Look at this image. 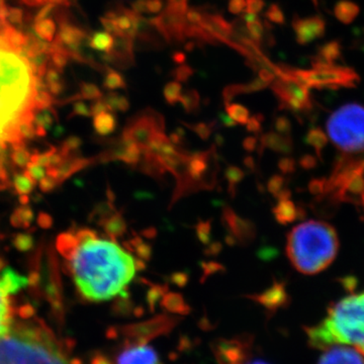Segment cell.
I'll return each instance as SVG.
<instances>
[{
	"mask_svg": "<svg viewBox=\"0 0 364 364\" xmlns=\"http://www.w3.org/2000/svg\"><path fill=\"white\" fill-rule=\"evenodd\" d=\"M26 39L0 21V145L20 143L21 124L33 122L41 107L39 72Z\"/></svg>",
	"mask_w": 364,
	"mask_h": 364,
	"instance_id": "1",
	"label": "cell"
},
{
	"mask_svg": "<svg viewBox=\"0 0 364 364\" xmlns=\"http://www.w3.org/2000/svg\"><path fill=\"white\" fill-rule=\"evenodd\" d=\"M77 244L67 259L79 294L93 303L122 296L135 277V259L116 242L98 238L90 229L75 233Z\"/></svg>",
	"mask_w": 364,
	"mask_h": 364,
	"instance_id": "2",
	"label": "cell"
},
{
	"mask_svg": "<svg viewBox=\"0 0 364 364\" xmlns=\"http://www.w3.org/2000/svg\"><path fill=\"white\" fill-rule=\"evenodd\" d=\"M0 364H78L65 343L37 320H14L0 335Z\"/></svg>",
	"mask_w": 364,
	"mask_h": 364,
	"instance_id": "3",
	"label": "cell"
},
{
	"mask_svg": "<svg viewBox=\"0 0 364 364\" xmlns=\"http://www.w3.org/2000/svg\"><path fill=\"white\" fill-rule=\"evenodd\" d=\"M305 331L313 348L325 350L335 345H345L364 355V291L333 303L324 320L306 328Z\"/></svg>",
	"mask_w": 364,
	"mask_h": 364,
	"instance_id": "4",
	"label": "cell"
},
{
	"mask_svg": "<svg viewBox=\"0 0 364 364\" xmlns=\"http://www.w3.org/2000/svg\"><path fill=\"white\" fill-rule=\"evenodd\" d=\"M338 251V234L326 222L312 220L301 223L287 236V257L303 274L324 272L332 264Z\"/></svg>",
	"mask_w": 364,
	"mask_h": 364,
	"instance_id": "5",
	"label": "cell"
},
{
	"mask_svg": "<svg viewBox=\"0 0 364 364\" xmlns=\"http://www.w3.org/2000/svg\"><path fill=\"white\" fill-rule=\"evenodd\" d=\"M326 129L330 140L341 152L346 154L364 152L363 105H342L329 117Z\"/></svg>",
	"mask_w": 364,
	"mask_h": 364,
	"instance_id": "6",
	"label": "cell"
},
{
	"mask_svg": "<svg viewBox=\"0 0 364 364\" xmlns=\"http://www.w3.org/2000/svg\"><path fill=\"white\" fill-rule=\"evenodd\" d=\"M158 133H164L163 117L147 109L132 117L124 129L123 136L135 143L141 150H145Z\"/></svg>",
	"mask_w": 364,
	"mask_h": 364,
	"instance_id": "7",
	"label": "cell"
},
{
	"mask_svg": "<svg viewBox=\"0 0 364 364\" xmlns=\"http://www.w3.org/2000/svg\"><path fill=\"white\" fill-rule=\"evenodd\" d=\"M145 20L132 9H122L111 11L102 18V23L109 32L117 37L129 38L135 41L144 26Z\"/></svg>",
	"mask_w": 364,
	"mask_h": 364,
	"instance_id": "8",
	"label": "cell"
},
{
	"mask_svg": "<svg viewBox=\"0 0 364 364\" xmlns=\"http://www.w3.org/2000/svg\"><path fill=\"white\" fill-rule=\"evenodd\" d=\"M143 340L124 339L114 364H163L156 350Z\"/></svg>",
	"mask_w": 364,
	"mask_h": 364,
	"instance_id": "9",
	"label": "cell"
},
{
	"mask_svg": "<svg viewBox=\"0 0 364 364\" xmlns=\"http://www.w3.org/2000/svg\"><path fill=\"white\" fill-rule=\"evenodd\" d=\"M148 23L168 42H183L186 40V14L173 11L168 6L156 18L148 20Z\"/></svg>",
	"mask_w": 364,
	"mask_h": 364,
	"instance_id": "10",
	"label": "cell"
},
{
	"mask_svg": "<svg viewBox=\"0 0 364 364\" xmlns=\"http://www.w3.org/2000/svg\"><path fill=\"white\" fill-rule=\"evenodd\" d=\"M250 339L244 337L220 340L214 346L215 358L220 364H243L251 358Z\"/></svg>",
	"mask_w": 364,
	"mask_h": 364,
	"instance_id": "11",
	"label": "cell"
},
{
	"mask_svg": "<svg viewBox=\"0 0 364 364\" xmlns=\"http://www.w3.org/2000/svg\"><path fill=\"white\" fill-rule=\"evenodd\" d=\"M223 223L229 234L236 239L237 243L248 244L255 238L256 228L253 223L238 217L231 208H225L223 212Z\"/></svg>",
	"mask_w": 364,
	"mask_h": 364,
	"instance_id": "12",
	"label": "cell"
},
{
	"mask_svg": "<svg viewBox=\"0 0 364 364\" xmlns=\"http://www.w3.org/2000/svg\"><path fill=\"white\" fill-rule=\"evenodd\" d=\"M318 364H364V355L353 347L335 345L325 349Z\"/></svg>",
	"mask_w": 364,
	"mask_h": 364,
	"instance_id": "13",
	"label": "cell"
},
{
	"mask_svg": "<svg viewBox=\"0 0 364 364\" xmlns=\"http://www.w3.org/2000/svg\"><path fill=\"white\" fill-rule=\"evenodd\" d=\"M107 60L121 68H129L134 64V40L117 37Z\"/></svg>",
	"mask_w": 364,
	"mask_h": 364,
	"instance_id": "14",
	"label": "cell"
},
{
	"mask_svg": "<svg viewBox=\"0 0 364 364\" xmlns=\"http://www.w3.org/2000/svg\"><path fill=\"white\" fill-rule=\"evenodd\" d=\"M26 284V277L16 274L11 268H6L0 277V294L9 298L11 294L20 291Z\"/></svg>",
	"mask_w": 364,
	"mask_h": 364,
	"instance_id": "15",
	"label": "cell"
},
{
	"mask_svg": "<svg viewBox=\"0 0 364 364\" xmlns=\"http://www.w3.org/2000/svg\"><path fill=\"white\" fill-rule=\"evenodd\" d=\"M102 225H104L105 233L109 235L112 240L124 236L127 231V223L119 213H114L111 217L107 218Z\"/></svg>",
	"mask_w": 364,
	"mask_h": 364,
	"instance_id": "16",
	"label": "cell"
},
{
	"mask_svg": "<svg viewBox=\"0 0 364 364\" xmlns=\"http://www.w3.org/2000/svg\"><path fill=\"white\" fill-rule=\"evenodd\" d=\"M243 21H245L250 39L256 45H259L263 36H264V28L258 18L257 14L245 13L243 16Z\"/></svg>",
	"mask_w": 364,
	"mask_h": 364,
	"instance_id": "17",
	"label": "cell"
},
{
	"mask_svg": "<svg viewBox=\"0 0 364 364\" xmlns=\"http://www.w3.org/2000/svg\"><path fill=\"white\" fill-rule=\"evenodd\" d=\"M124 245L131 252H135L138 255L139 259H142L145 262L150 260L151 256H152V247L149 244L145 243L138 235H135L134 238L126 242Z\"/></svg>",
	"mask_w": 364,
	"mask_h": 364,
	"instance_id": "18",
	"label": "cell"
},
{
	"mask_svg": "<svg viewBox=\"0 0 364 364\" xmlns=\"http://www.w3.org/2000/svg\"><path fill=\"white\" fill-rule=\"evenodd\" d=\"M93 126H95V131L100 135H109L116 129V117H114V114H109V112H102V114L95 116Z\"/></svg>",
	"mask_w": 364,
	"mask_h": 364,
	"instance_id": "19",
	"label": "cell"
},
{
	"mask_svg": "<svg viewBox=\"0 0 364 364\" xmlns=\"http://www.w3.org/2000/svg\"><path fill=\"white\" fill-rule=\"evenodd\" d=\"M273 213H274L275 219L280 224H289V223L293 222L296 217V210L294 203L287 200H280L279 205L273 210Z\"/></svg>",
	"mask_w": 364,
	"mask_h": 364,
	"instance_id": "20",
	"label": "cell"
},
{
	"mask_svg": "<svg viewBox=\"0 0 364 364\" xmlns=\"http://www.w3.org/2000/svg\"><path fill=\"white\" fill-rule=\"evenodd\" d=\"M317 21L305 20L298 21L294 23L296 35H298L299 42L305 43L312 39L317 32Z\"/></svg>",
	"mask_w": 364,
	"mask_h": 364,
	"instance_id": "21",
	"label": "cell"
},
{
	"mask_svg": "<svg viewBox=\"0 0 364 364\" xmlns=\"http://www.w3.org/2000/svg\"><path fill=\"white\" fill-rule=\"evenodd\" d=\"M258 301L265 306H277L282 303L284 299V287L282 284H274L261 296H256Z\"/></svg>",
	"mask_w": 364,
	"mask_h": 364,
	"instance_id": "22",
	"label": "cell"
},
{
	"mask_svg": "<svg viewBox=\"0 0 364 364\" xmlns=\"http://www.w3.org/2000/svg\"><path fill=\"white\" fill-rule=\"evenodd\" d=\"M261 146L270 148V149L279 151V152H287L289 150V142L286 139L282 138L277 134L269 133L261 138Z\"/></svg>",
	"mask_w": 364,
	"mask_h": 364,
	"instance_id": "23",
	"label": "cell"
},
{
	"mask_svg": "<svg viewBox=\"0 0 364 364\" xmlns=\"http://www.w3.org/2000/svg\"><path fill=\"white\" fill-rule=\"evenodd\" d=\"M90 45L93 49L109 53L112 51V48H114V39L111 33H95V37L91 40Z\"/></svg>",
	"mask_w": 364,
	"mask_h": 364,
	"instance_id": "24",
	"label": "cell"
},
{
	"mask_svg": "<svg viewBox=\"0 0 364 364\" xmlns=\"http://www.w3.org/2000/svg\"><path fill=\"white\" fill-rule=\"evenodd\" d=\"M226 111L228 116L231 117L236 124H246L250 117V112L242 105L228 104Z\"/></svg>",
	"mask_w": 364,
	"mask_h": 364,
	"instance_id": "25",
	"label": "cell"
},
{
	"mask_svg": "<svg viewBox=\"0 0 364 364\" xmlns=\"http://www.w3.org/2000/svg\"><path fill=\"white\" fill-rule=\"evenodd\" d=\"M200 95L195 90H188L182 93L179 102L183 105L184 109L188 114H193L200 107Z\"/></svg>",
	"mask_w": 364,
	"mask_h": 364,
	"instance_id": "26",
	"label": "cell"
},
{
	"mask_svg": "<svg viewBox=\"0 0 364 364\" xmlns=\"http://www.w3.org/2000/svg\"><path fill=\"white\" fill-rule=\"evenodd\" d=\"M107 109L112 112H127L130 107V102L126 97L117 93H111L105 100Z\"/></svg>",
	"mask_w": 364,
	"mask_h": 364,
	"instance_id": "27",
	"label": "cell"
},
{
	"mask_svg": "<svg viewBox=\"0 0 364 364\" xmlns=\"http://www.w3.org/2000/svg\"><path fill=\"white\" fill-rule=\"evenodd\" d=\"M165 100L170 105H174L179 102L182 95V86L178 81H172L165 85L163 90Z\"/></svg>",
	"mask_w": 364,
	"mask_h": 364,
	"instance_id": "28",
	"label": "cell"
},
{
	"mask_svg": "<svg viewBox=\"0 0 364 364\" xmlns=\"http://www.w3.org/2000/svg\"><path fill=\"white\" fill-rule=\"evenodd\" d=\"M33 181L28 174H18L14 177V184L16 193L21 196H28L33 188Z\"/></svg>",
	"mask_w": 364,
	"mask_h": 364,
	"instance_id": "29",
	"label": "cell"
},
{
	"mask_svg": "<svg viewBox=\"0 0 364 364\" xmlns=\"http://www.w3.org/2000/svg\"><path fill=\"white\" fill-rule=\"evenodd\" d=\"M14 321L13 308H11L9 298L0 294V322L11 325L13 324Z\"/></svg>",
	"mask_w": 364,
	"mask_h": 364,
	"instance_id": "30",
	"label": "cell"
},
{
	"mask_svg": "<svg viewBox=\"0 0 364 364\" xmlns=\"http://www.w3.org/2000/svg\"><path fill=\"white\" fill-rule=\"evenodd\" d=\"M33 212L30 208H21L14 213L11 222L16 227H28L33 221Z\"/></svg>",
	"mask_w": 364,
	"mask_h": 364,
	"instance_id": "31",
	"label": "cell"
},
{
	"mask_svg": "<svg viewBox=\"0 0 364 364\" xmlns=\"http://www.w3.org/2000/svg\"><path fill=\"white\" fill-rule=\"evenodd\" d=\"M105 87L111 90H121V88L126 87V81L122 74L109 69V73L105 77Z\"/></svg>",
	"mask_w": 364,
	"mask_h": 364,
	"instance_id": "32",
	"label": "cell"
},
{
	"mask_svg": "<svg viewBox=\"0 0 364 364\" xmlns=\"http://www.w3.org/2000/svg\"><path fill=\"white\" fill-rule=\"evenodd\" d=\"M225 174H226L227 181L229 182V191H231V189L233 188L235 191V186H236V184L239 183V182L243 179V170L238 168V167L236 166H230L228 167L226 173Z\"/></svg>",
	"mask_w": 364,
	"mask_h": 364,
	"instance_id": "33",
	"label": "cell"
},
{
	"mask_svg": "<svg viewBox=\"0 0 364 364\" xmlns=\"http://www.w3.org/2000/svg\"><path fill=\"white\" fill-rule=\"evenodd\" d=\"M193 73H195V71H193L191 66L186 65V64H181V65L172 71L171 75L178 82H186L189 77L193 75Z\"/></svg>",
	"mask_w": 364,
	"mask_h": 364,
	"instance_id": "34",
	"label": "cell"
},
{
	"mask_svg": "<svg viewBox=\"0 0 364 364\" xmlns=\"http://www.w3.org/2000/svg\"><path fill=\"white\" fill-rule=\"evenodd\" d=\"M26 173L28 174L33 181H41L44 178L46 174H47V171H46L45 167L40 165L39 163L31 161L28 164V170H26Z\"/></svg>",
	"mask_w": 364,
	"mask_h": 364,
	"instance_id": "35",
	"label": "cell"
},
{
	"mask_svg": "<svg viewBox=\"0 0 364 364\" xmlns=\"http://www.w3.org/2000/svg\"><path fill=\"white\" fill-rule=\"evenodd\" d=\"M196 235H198V239L202 243L210 244V230H212V227H210V222H200L196 226Z\"/></svg>",
	"mask_w": 364,
	"mask_h": 364,
	"instance_id": "36",
	"label": "cell"
},
{
	"mask_svg": "<svg viewBox=\"0 0 364 364\" xmlns=\"http://www.w3.org/2000/svg\"><path fill=\"white\" fill-rule=\"evenodd\" d=\"M31 157L32 156H31L30 153H28L25 148L18 146V147H16V151H14L13 157L11 158H13V161L16 163V165L23 167L28 166V163L31 162Z\"/></svg>",
	"mask_w": 364,
	"mask_h": 364,
	"instance_id": "37",
	"label": "cell"
},
{
	"mask_svg": "<svg viewBox=\"0 0 364 364\" xmlns=\"http://www.w3.org/2000/svg\"><path fill=\"white\" fill-rule=\"evenodd\" d=\"M14 245L21 251H28L33 247V238L30 235L20 234L14 239Z\"/></svg>",
	"mask_w": 364,
	"mask_h": 364,
	"instance_id": "38",
	"label": "cell"
},
{
	"mask_svg": "<svg viewBox=\"0 0 364 364\" xmlns=\"http://www.w3.org/2000/svg\"><path fill=\"white\" fill-rule=\"evenodd\" d=\"M268 85V83L263 81L262 79L259 77L254 79L253 81H251L248 85H242V92L243 93H252L256 92V91H259L264 90L265 87Z\"/></svg>",
	"mask_w": 364,
	"mask_h": 364,
	"instance_id": "39",
	"label": "cell"
},
{
	"mask_svg": "<svg viewBox=\"0 0 364 364\" xmlns=\"http://www.w3.org/2000/svg\"><path fill=\"white\" fill-rule=\"evenodd\" d=\"M214 124L215 123H200L195 124V126H189V124H188V127L193 129V130L195 131L200 138L203 139V140H207L208 136H210V134H212L213 127H214Z\"/></svg>",
	"mask_w": 364,
	"mask_h": 364,
	"instance_id": "40",
	"label": "cell"
},
{
	"mask_svg": "<svg viewBox=\"0 0 364 364\" xmlns=\"http://www.w3.org/2000/svg\"><path fill=\"white\" fill-rule=\"evenodd\" d=\"M265 16L272 23H282L284 21V14L277 4H272L267 9Z\"/></svg>",
	"mask_w": 364,
	"mask_h": 364,
	"instance_id": "41",
	"label": "cell"
},
{
	"mask_svg": "<svg viewBox=\"0 0 364 364\" xmlns=\"http://www.w3.org/2000/svg\"><path fill=\"white\" fill-rule=\"evenodd\" d=\"M263 117L261 114H255V116L249 117L246 128L248 132L254 134H259L261 132V124H262Z\"/></svg>",
	"mask_w": 364,
	"mask_h": 364,
	"instance_id": "42",
	"label": "cell"
},
{
	"mask_svg": "<svg viewBox=\"0 0 364 364\" xmlns=\"http://www.w3.org/2000/svg\"><path fill=\"white\" fill-rule=\"evenodd\" d=\"M264 0H246V13L258 14L264 9Z\"/></svg>",
	"mask_w": 364,
	"mask_h": 364,
	"instance_id": "43",
	"label": "cell"
},
{
	"mask_svg": "<svg viewBox=\"0 0 364 364\" xmlns=\"http://www.w3.org/2000/svg\"><path fill=\"white\" fill-rule=\"evenodd\" d=\"M229 11L233 14H240L246 9V0H230Z\"/></svg>",
	"mask_w": 364,
	"mask_h": 364,
	"instance_id": "44",
	"label": "cell"
},
{
	"mask_svg": "<svg viewBox=\"0 0 364 364\" xmlns=\"http://www.w3.org/2000/svg\"><path fill=\"white\" fill-rule=\"evenodd\" d=\"M284 179L280 176H274L268 181L267 188L273 195L277 196L279 193L280 188H282Z\"/></svg>",
	"mask_w": 364,
	"mask_h": 364,
	"instance_id": "45",
	"label": "cell"
},
{
	"mask_svg": "<svg viewBox=\"0 0 364 364\" xmlns=\"http://www.w3.org/2000/svg\"><path fill=\"white\" fill-rule=\"evenodd\" d=\"M146 14H158L162 11L163 0H146Z\"/></svg>",
	"mask_w": 364,
	"mask_h": 364,
	"instance_id": "46",
	"label": "cell"
},
{
	"mask_svg": "<svg viewBox=\"0 0 364 364\" xmlns=\"http://www.w3.org/2000/svg\"><path fill=\"white\" fill-rule=\"evenodd\" d=\"M173 11L181 14H186L188 11V0H168V6Z\"/></svg>",
	"mask_w": 364,
	"mask_h": 364,
	"instance_id": "47",
	"label": "cell"
},
{
	"mask_svg": "<svg viewBox=\"0 0 364 364\" xmlns=\"http://www.w3.org/2000/svg\"><path fill=\"white\" fill-rule=\"evenodd\" d=\"M57 181H58V179H57L56 177L48 174V176H45L44 178L41 181V188H42L44 191H51L52 188H54L55 186H57Z\"/></svg>",
	"mask_w": 364,
	"mask_h": 364,
	"instance_id": "48",
	"label": "cell"
},
{
	"mask_svg": "<svg viewBox=\"0 0 364 364\" xmlns=\"http://www.w3.org/2000/svg\"><path fill=\"white\" fill-rule=\"evenodd\" d=\"M83 95L86 98H98L100 97L102 93H100V90L97 87V86L92 85H86L82 90Z\"/></svg>",
	"mask_w": 364,
	"mask_h": 364,
	"instance_id": "49",
	"label": "cell"
},
{
	"mask_svg": "<svg viewBox=\"0 0 364 364\" xmlns=\"http://www.w3.org/2000/svg\"><path fill=\"white\" fill-rule=\"evenodd\" d=\"M223 246L219 242H215V243L208 244V248L205 249V253L208 256H215L221 252Z\"/></svg>",
	"mask_w": 364,
	"mask_h": 364,
	"instance_id": "50",
	"label": "cell"
},
{
	"mask_svg": "<svg viewBox=\"0 0 364 364\" xmlns=\"http://www.w3.org/2000/svg\"><path fill=\"white\" fill-rule=\"evenodd\" d=\"M257 139L254 138V136H248L244 140L243 142V148L248 152H252V151L256 149L257 147Z\"/></svg>",
	"mask_w": 364,
	"mask_h": 364,
	"instance_id": "51",
	"label": "cell"
},
{
	"mask_svg": "<svg viewBox=\"0 0 364 364\" xmlns=\"http://www.w3.org/2000/svg\"><path fill=\"white\" fill-rule=\"evenodd\" d=\"M275 128H277V131L282 132V133H286L289 129V121L284 119V117H279L277 122H275Z\"/></svg>",
	"mask_w": 364,
	"mask_h": 364,
	"instance_id": "52",
	"label": "cell"
},
{
	"mask_svg": "<svg viewBox=\"0 0 364 364\" xmlns=\"http://www.w3.org/2000/svg\"><path fill=\"white\" fill-rule=\"evenodd\" d=\"M203 269H205V274H210V273L218 272V270L222 269V265H220L217 262H203Z\"/></svg>",
	"mask_w": 364,
	"mask_h": 364,
	"instance_id": "53",
	"label": "cell"
},
{
	"mask_svg": "<svg viewBox=\"0 0 364 364\" xmlns=\"http://www.w3.org/2000/svg\"><path fill=\"white\" fill-rule=\"evenodd\" d=\"M81 141L78 138H70L66 141L65 143V151L75 150L76 148L79 147Z\"/></svg>",
	"mask_w": 364,
	"mask_h": 364,
	"instance_id": "54",
	"label": "cell"
},
{
	"mask_svg": "<svg viewBox=\"0 0 364 364\" xmlns=\"http://www.w3.org/2000/svg\"><path fill=\"white\" fill-rule=\"evenodd\" d=\"M172 280H173V282H176V284L182 286V284H186V280H188V275H186V273H176V274L172 275Z\"/></svg>",
	"mask_w": 364,
	"mask_h": 364,
	"instance_id": "55",
	"label": "cell"
},
{
	"mask_svg": "<svg viewBox=\"0 0 364 364\" xmlns=\"http://www.w3.org/2000/svg\"><path fill=\"white\" fill-rule=\"evenodd\" d=\"M219 117H220V122H221V123L223 124H224V126H226V127L236 126V123H235L233 119H232L231 117L228 116L227 114H223V112H222V114H219Z\"/></svg>",
	"mask_w": 364,
	"mask_h": 364,
	"instance_id": "56",
	"label": "cell"
},
{
	"mask_svg": "<svg viewBox=\"0 0 364 364\" xmlns=\"http://www.w3.org/2000/svg\"><path fill=\"white\" fill-rule=\"evenodd\" d=\"M279 167L282 171H291V170L293 169V161L289 159L282 160V161L279 163Z\"/></svg>",
	"mask_w": 364,
	"mask_h": 364,
	"instance_id": "57",
	"label": "cell"
},
{
	"mask_svg": "<svg viewBox=\"0 0 364 364\" xmlns=\"http://www.w3.org/2000/svg\"><path fill=\"white\" fill-rule=\"evenodd\" d=\"M52 220L49 215L46 214H42L40 215L39 224L43 228H49L51 226Z\"/></svg>",
	"mask_w": 364,
	"mask_h": 364,
	"instance_id": "58",
	"label": "cell"
},
{
	"mask_svg": "<svg viewBox=\"0 0 364 364\" xmlns=\"http://www.w3.org/2000/svg\"><path fill=\"white\" fill-rule=\"evenodd\" d=\"M172 59H173V61L176 62V63L181 65V64H184V62H186V57L183 53L176 52L174 53L173 56H172Z\"/></svg>",
	"mask_w": 364,
	"mask_h": 364,
	"instance_id": "59",
	"label": "cell"
},
{
	"mask_svg": "<svg viewBox=\"0 0 364 364\" xmlns=\"http://www.w3.org/2000/svg\"><path fill=\"white\" fill-rule=\"evenodd\" d=\"M75 112L79 114H83V116H90V111L87 109L85 105L79 104L76 105Z\"/></svg>",
	"mask_w": 364,
	"mask_h": 364,
	"instance_id": "60",
	"label": "cell"
},
{
	"mask_svg": "<svg viewBox=\"0 0 364 364\" xmlns=\"http://www.w3.org/2000/svg\"><path fill=\"white\" fill-rule=\"evenodd\" d=\"M143 236L148 239H153L156 237V230L154 228H149V229L144 230L142 232Z\"/></svg>",
	"mask_w": 364,
	"mask_h": 364,
	"instance_id": "61",
	"label": "cell"
},
{
	"mask_svg": "<svg viewBox=\"0 0 364 364\" xmlns=\"http://www.w3.org/2000/svg\"><path fill=\"white\" fill-rule=\"evenodd\" d=\"M244 164H245V166L250 170H253L254 166H255V163L253 161V158L250 156L245 158V160H244Z\"/></svg>",
	"mask_w": 364,
	"mask_h": 364,
	"instance_id": "62",
	"label": "cell"
},
{
	"mask_svg": "<svg viewBox=\"0 0 364 364\" xmlns=\"http://www.w3.org/2000/svg\"><path fill=\"white\" fill-rule=\"evenodd\" d=\"M243 364H269L267 361L262 360V359H251L249 358Z\"/></svg>",
	"mask_w": 364,
	"mask_h": 364,
	"instance_id": "63",
	"label": "cell"
}]
</instances>
